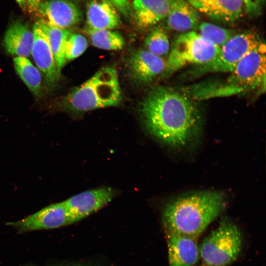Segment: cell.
<instances>
[{
	"instance_id": "cell-1",
	"label": "cell",
	"mask_w": 266,
	"mask_h": 266,
	"mask_svg": "<svg viewBox=\"0 0 266 266\" xmlns=\"http://www.w3.org/2000/svg\"><path fill=\"white\" fill-rule=\"evenodd\" d=\"M140 111L148 132L172 148H183L198 135L201 119L195 103L183 93L164 87L153 89Z\"/></svg>"
},
{
	"instance_id": "cell-2",
	"label": "cell",
	"mask_w": 266,
	"mask_h": 266,
	"mask_svg": "<svg viewBox=\"0 0 266 266\" xmlns=\"http://www.w3.org/2000/svg\"><path fill=\"white\" fill-rule=\"evenodd\" d=\"M225 206L223 194L203 191L180 196L166 204L163 222L167 232L196 239L221 213Z\"/></svg>"
},
{
	"instance_id": "cell-3",
	"label": "cell",
	"mask_w": 266,
	"mask_h": 266,
	"mask_svg": "<svg viewBox=\"0 0 266 266\" xmlns=\"http://www.w3.org/2000/svg\"><path fill=\"white\" fill-rule=\"evenodd\" d=\"M122 93L116 70L104 67L77 87L62 100L64 109L76 112L117 105Z\"/></svg>"
},
{
	"instance_id": "cell-4",
	"label": "cell",
	"mask_w": 266,
	"mask_h": 266,
	"mask_svg": "<svg viewBox=\"0 0 266 266\" xmlns=\"http://www.w3.org/2000/svg\"><path fill=\"white\" fill-rule=\"evenodd\" d=\"M242 238L234 223L223 220L202 240L199 246L200 256L207 266H227L239 256Z\"/></svg>"
},
{
	"instance_id": "cell-5",
	"label": "cell",
	"mask_w": 266,
	"mask_h": 266,
	"mask_svg": "<svg viewBox=\"0 0 266 266\" xmlns=\"http://www.w3.org/2000/svg\"><path fill=\"white\" fill-rule=\"evenodd\" d=\"M220 48L194 31L179 35L173 42L164 73H174L189 64L203 65L213 61Z\"/></svg>"
},
{
	"instance_id": "cell-6",
	"label": "cell",
	"mask_w": 266,
	"mask_h": 266,
	"mask_svg": "<svg viewBox=\"0 0 266 266\" xmlns=\"http://www.w3.org/2000/svg\"><path fill=\"white\" fill-rule=\"evenodd\" d=\"M266 50L262 42L237 63L221 89L224 93L250 91L265 83Z\"/></svg>"
},
{
	"instance_id": "cell-7",
	"label": "cell",
	"mask_w": 266,
	"mask_h": 266,
	"mask_svg": "<svg viewBox=\"0 0 266 266\" xmlns=\"http://www.w3.org/2000/svg\"><path fill=\"white\" fill-rule=\"evenodd\" d=\"M261 42L254 33H236L220 48L213 61L201 65V72H231L241 59Z\"/></svg>"
},
{
	"instance_id": "cell-8",
	"label": "cell",
	"mask_w": 266,
	"mask_h": 266,
	"mask_svg": "<svg viewBox=\"0 0 266 266\" xmlns=\"http://www.w3.org/2000/svg\"><path fill=\"white\" fill-rule=\"evenodd\" d=\"M77 222L65 201L50 204L20 220L10 222L20 233L58 228Z\"/></svg>"
},
{
	"instance_id": "cell-9",
	"label": "cell",
	"mask_w": 266,
	"mask_h": 266,
	"mask_svg": "<svg viewBox=\"0 0 266 266\" xmlns=\"http://www.w3.org/2000/svg\"><path fill=\"white\" fill-rule=\"evenodd\" d=\"M41 22L56 28L68 29L79 24L83 13L79 6L71 0H44L36 12Z\"/></svg>"
},
{
	"instance_id": "cell-10",
	"label": "cell",
	"mask_w": 266,
	"mask_h": 266,
	"mask_svg": "<svg viewBox=\"0 0 266 266\" xmlns=\"http://www.w3.org/2000/svg\"><path fill=\"white\" fill-rule=\"evenodd\" d=\"M34 40L31 54L38 69L42 72L47 85L55 87L61 78L48 37L38 21L33 25Z\"/></svg>"
},
{
	"instance_id": "cell-11",
	"label": "cell",
	"mask_w": 266,
	"mask_h": 266,
	"mask_svg": "<svg viewBox=\"0 0 266 266\" xmlns=\"http://www.w3.org/2000/svg\"><path fill=\"white\" fill-rule=\"evenodd\" d=\"M115 195L112 188L101 187L83 192L64 201L77 222L106 205Z\"/></svg>"
},
{
	"instance_id": "cell-12",
	"label": "cell",
	"mask_w": 266,
	"mask_h": 266,
	"mask_svg": "<svg viewBox=\"0 0 266 266\" xmlns=\"http://www.w3.org/2000/svg\"><path fill=\"white\" fill-rule=\"evenodd\" d=\"M199 12L210 19L222 23H231L243 14V0H186Z\"/></svg>"
},
{
	"instance_id": "cell-13",
	"label": "cell",
	"mask_w": 266,
	"mask_h": 266,
	"mask_svg": "<svg viewBox=\"0 0 266 266\" xmlns=\"http://www.w3.org/2000/svg\"><path fill=\"white\" fill-rule=\"evenodd\" d=\"M166 62L146 50L133 52L128 61V67L132 77L142 83L153 81L165 71Z\"/></svg>"
},
{
	"instance_id": "cell-14",
	"label": "cell",
	"mask_w": 266,
	"mask_h": 266,
	"mask_svg": "<svg viewBox=\"0 0 266 266\" xmlns=\"http://www.w3.org/2000/svg\"><path fill=\"white\" fill-rule=\"evenodd\" d=\"M169 266H194L200 257L195 238L167 232Z\"/></svg>"
},
{
	"instance_id": "cell-15",
	"label": "cell",
	"mask_w": 266,
	"mask_h": 266,
	"mask_svg": "<svg viewBox=\"0 0 266 266\" xmlns=\"http://www.w3.org/2000/svg\"><path fill=\"white\" fill-rule=\"evenodd\" d=\"M121 24L119 12L108 0H89L86 27L93 30H113Z\"/></svg>"
},
{
	"instance_id": "cell-16",
	"label": "cell",
	"mask_w": 266,
	"mask_h": 266,
	"mask_svg": "<svg viewBox=\"0 0 266 266\" xmlns=\"http://www.w3.org/2000/svg\"><path fill=\"white\" fill-rule=\"evenodd\" d=\"M170 4V0H133L132 15L138 28L146 29L166 17Z\"/></svg>"
},
{
	"instance_id": "cell-17",
	"label": "cell",
	"mask_w": 266,
	"mask_h": 266,
	"mask_svg": "<svg viewBox=\"0 0 266 266\" xmlns=\"http://www.w3.org/2000/svg\"><path fill=\"white\" fill-rule=\"evenodd\" d=\"M34 40L33 31L22 21L17 20L9 26L4 35L6 51L16 57H29L32 52Z\"/></svg>"
},
{
	"instance_id": "cell-18",
	"label": "cell",
	"mask_w": 266,
	"mask_h": 266,
	"mask_svg": "<svg viewBox=\"0 0 266 266\" xmlns=\"http://www.w3.org/2000/svg\"><path fill=\"white\" fill-rule=\"evenodd\" d=\"M166 18L168 28L179 32L191 31L200 24L199 12L186 0H170Z\"/></svg>"
},
{
	"instance_id": "cell-19",
	"label": "cell",
	"mask_w": 266,
	"mask_h": 266,
	"mask_svg": "<svg viewBox=\"0 0 266 266\" xmlns=\"http://www.w3.org/2000/svg\"><path fill=\"white\" fill-rule=\"evenodd\" d=\"M13 63L17 73L31 92L36 98L41 97L43 86L39 70L27 58L16 57Z\"/></svg>"
},
{
	"instance_id": "cell-20",
	"label": "cell",
	"mask_w": 266,
	"mask_h": 266,
	"mask_svg": "<svg viewBox=\"0 0 266 266\" xmlns=\"http://www.w3.org/2000/svg\"><path fill=\"white\" fill-rule=\"evenodd\" d=\"M37 21L48 37L56 66L61 72L66 62L65 55V45L71 32L69 29H60L47 25L40 20Z\"/></svg>"
},
{
	"instance_id": "cell-21",
	"label": "cell",
	"mask_w": 266,
	"mask_h": 266,
	"mask_svg": "<svg viewBox=\"0 0 266 266\" xmlns=\"http://www.w3.org/2000/svg\"><path fill=\"white\" fill-rule=\"evenodd\" d=\"M85 32L93 45L106 50H119L125 44L123 37L120 33L111 30H93L86 27Z\"/></svg>"
},
{
	"instance_id": "cell-22",
	"label": "cell",
	"mask_w": 266,
	"mask_h": 266,
	"mask_svg": "<svg viewBox=\"0 0 266 266\" xmlns=\"http://www.w3.org/2000/svg\"><path fill=\"white\" fill-rule=\"evenodd\" d=\"M144 45L146 50L162 57L169 53L170 43L165 30L161 27L153 29L146 37Z\"/></svg>"
},
{
	"instance_id": "cell-23",
	"label": "cell",
	"mask_w": 266,
	"mask_h": 266,
	"mask_svg": "<svg viewBox=\"0 0 266 266\" xmlns=\"http://www.w3.org/2000/svg\"><path fill=\"white\" fill-rule=\"evenodd\" d=\"M198 28L202 36L220 48L236 34L234 31L207 22L200 23Z\"/></svg>"
},
{
	"instance_id": "cell-24",
	"label": "cell",
	"mask_w": 266,
	"mask_h": 266,
	"mask_svg": "<svg viewBox=\"0 0 266 266\" xmlns=\"http://www.w3.org/2000/svg\"><path fill=\"white\" fill-rule=\"evenodd\" d=\"M88 43L86 37L77 33H70L65 45V55L66 62L80 56L86 51Z\"/></svg>"
},
{
	"instance_id": "cell-25",
	"label": "cell",
	"mask_w": 266,
	"mask_h": 266,
	"mask_svg": "<svg viewBox=\"0 0 266 266\" xmlns=\"http://www.w3.org/2000/svg\"><path fill=\"white\" fill-rule=\"evenodd\" d=\"M244 9L249 14H258L261 11L265 0H243Z\"/></svg>"
},
{
	"instance_id": "cell-26",
	"label": "cell",
	"mask_w": 266,
	"mask_h": 266,
	"mask_svg": "<svg viewBox=\"0 0 266 266\" xmlns=\"http://www.w3.org/2000/svg\"><path fill=\"white\" fill-rule=\"evenodd\" d=\"M111 2L121 13L126 17H129L132 15L131 5L129 0H108Z\"/></svg>"
},
{
	"instance_id": "cell-27",
	"label": "cell",
	"mask_w": 266,
	"mask_h": 266,
	"mask_svg": "<svg viewBox=\"0 0 266 266\" xmlns=\"http://www.w3.org/2000/svg\"><path fill=\"white\" fill-rule=\"evenodd\" d=\"M41 0H28L27 7L28 11L30 13H34L36 12L38 5Z\"/></svg>"
},
{
	"instance_id": "cell-28",
	"label": "cell",
	"mask_w": 266,
	"mask_h": 266,
	"mask_svg": "<svg viewBox=\"0 0 266 266\" xmlns=\"http://www.w3.org/2000/svg\"><path fill=\"white\" fill-rule=\"evenodd\" d=\"M19 5L23 9H24L27 6L28 0H15Z\"/></svg>"
}]
</instances>
